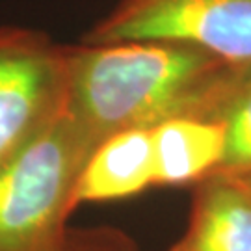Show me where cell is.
<instances>
[{
    "instance_id": "obj_8",
    "label": "cell",
    "mask_w": 251,
    "mask_h": 251,
    "mask_svg": "<svg viewBox=\"0 0 251 251\" xmlns=\"http://www.w3.org/2000/svg\"><path fill=\"white\" fill-rule=\"evenodd\" d=\"M224 126L225 152L218 173L238 175L251 170V69L236 84L214 117Z\"/></svg>"
},
{
    "instance_id": "obj_6",
    "label": "cell",
    "mask_w": 251,
    "mask_h": 251,
    "mask_svg": "<svg viewBox=\"0 0 251 251\" xmlns=\"http://www.w3.org/2000/svg\"><path fill=\"white\" fill-rule=\"evenodd\" d=\"M154 186L151 132L121 130L97 144L82 166L75 186V208L132 198Z\"/></svg>"
},
{
    "instance_id": "obj_7",
    "label": "cell",
    "mask_w": 251,
    "mask_h": 251,
    "mask_svg": "<svg viewBox=\"0 0 251 251\" xmlns=\"http://www.w3.org/2000/svg\"><path fill=\"white\" fill-rule=\"evenodd\" d=\"M154 186L198 184L218 173L225 152L220 121L210 117H175L149 128Z\"/></svg>"
},
{
    "instance_id": "obj_9",
    "label": "cell",
    "mask_w": 251,
    "mask_h": 251,
    "mask_svg": "<svg viewBox=\"0 0 251 251\" xmlns=\"http://www.w3.org/2000/svg\"><path fill=\"white\" fill-rule=\"evenodd\" d=\"M65 251H136L126 236L112 231L69 233Z\"/></svg>"
},
{
    "instance_id": "obj_1",
    "label": "cell",
    "mask_w": 251,
    "mask_h": 251,
    "mask_svg": "<svg viewBox=\"0 0 251 251\" xmlns=\"http://www.w3.org/2000/svg\"><path fill=\"white\" fill-rule=\"evenodd\" d=\"M248 71L177 41H82L65 45V110L93 149L121 130L214 119Z\"/></svg>"
},
{
    "instance_id": "obj_5",
    "label": "cell",
    "mask_w": 251,
    "mask_h": 251,
    "mask_svg": "<svg viewBox=\"0 0 251 251\" xmlns=\"http://www.w3.org/2000/svg\"><path fill=\"white\" fill-rule=\"evenodd\" d=\"M188 227L170 251H251V192L234 175L194 184Z\"/></svg>"
},
{
    "instance_id": "obj_4",
    "label": "cell",
    "mask_w": 251,
    "mask_h": 251,
    "mask_svg": "<svg viewBox=\"0 0 251 251\" xmlns=\"http://www.w3.org/2000/svg\"><path fill=\"white\" fill-rule=\"evenodd\" d=\"M65 45L0 26V164L26 147L65 106Z\"/></svg>"
},
{
    "instance_id": "obj_10",
    "label": "cell",
    "mask_w": 251,
    "mask_h": 251,
    "mask_svg": "<svg viewBox=\"0 0 251 251\" xmlns=\"http://www.w3.org/2000/svg\"><path fill=\"white\" fill-rule=\"evenodd\" d=\"M227 175H229V173H227ZM234 177L240 180L244 186H246V188L251 192V170L250 171H244V173H238V175H234Z\"/></svg>"
},
{
    "instance_id": "obj_2",
    "label": "cell",
    "mask_w": 251,
    "mask_h": 251,
    "mask_svg": "<svg viewBox=\"0 0 251 251\" xmlns=\"http://www.w3.org/2000/svg\"><path fill=\"white\" fill-rule=\"evenodd\" d=\"M91 152L65 106L0 164V251H65L75 186Z\"/></svg>"
},
{
    "instance_id": "obj_3",
    "label": "cell",
    "mask_w": 251,
    "mask_h": 251,
    "mask_svg": "<svg viewBox=\"0 0 251 251\" xmlns=\"http://www.w3.org/2000/svg\"><path fill=\"white\" fill-rule=\"evenodd\" d=\"M162 39L251 69V0H119L84 43Z\"/></svg>"
}]
</instances>
